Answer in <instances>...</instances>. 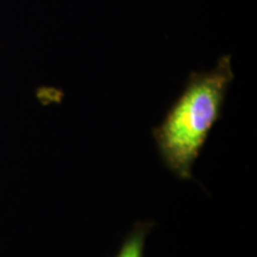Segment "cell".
I'll return each mask as SVG.
<instances>
[{
    "mask_svg": "<svg viewBox=\"0 0 257 257\" xmlns=\"http://www.w3.org/2000/svg\"><path fill=\"white\" fill-rule=\"evenodd\" d=\"M233 80L231 56H221L213 69L193 72L153 137L163 165L181 180L192 179V168L223 111Z\"/></svg>",
    "mask_w": 257,
    "mask_h": 257,
    "instance_id": "1",
    "label": "cell"
},
{
    "mask_svg": "<svg viewBox=\"0 0 257 257\" xmlns=\"http://www.w3.org/2000/svg\"><path fill=\"white\" fill-rule=\"evenodd\" d=\"M153 225L149 221H137L125 237L119 251L114 257H144L146 240Z\"/></svg>",
    "mask_w": 257,
    "mask_h": 257,
    "instance_id": "2",
    "label": "cell"
}]
</instances>
